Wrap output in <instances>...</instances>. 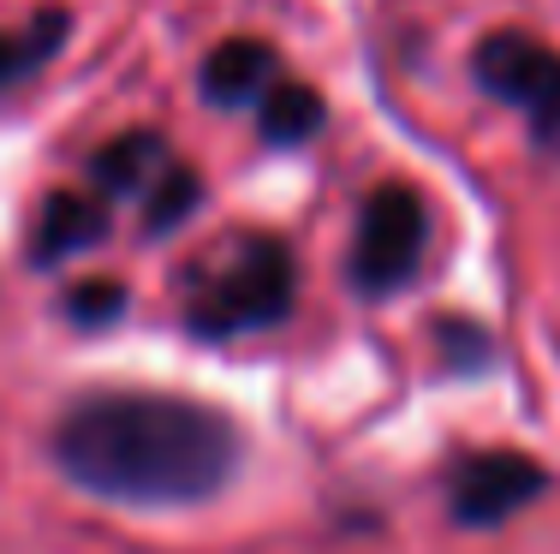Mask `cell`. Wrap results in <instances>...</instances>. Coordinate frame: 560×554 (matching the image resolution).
<instances>
[{"mask_svg": "<svg viewBox=\"0 0 560 554\" xmlns=\"http://www.w3.org/2000/svg\"><path fill=\"white\" fill-rule=\"evenodd\" d=\"M55 465L108 507H203L238 471V424L179 393H84L55 424Z\"/></svg>", "mask_w": 560, "mask_h": 554, "instance_id": "cell-1", "label": "cell"}, {"mask_svg": "<svg viewBox=\"0 0 560 554\" xmlns=\"http://www.w3.org/2000/svg\"><path fill=\"white\" fill-rule=\"evenodd\" d=\"M299 298V257L275 233H233L209 245L179 281V310L197 340H238L287 322Z\"/></svg>", "mask_w": 560, "mask_h": 554, "instance_id": "cell-2", "label": "cell"}, {"mask_svg": "<svg viewBox=\"0 0 560 554\" xmlns=\"http://www.w3.org/2000/svg\"><path fill=\"white\" fill-rule=\"evenodd\" d=\"M430 245V209L411 185H376L358 209V233H352V257H346V281L358 298H394L399 286H411Z\"/></svg>", "mask_w": 560, "mask_h": 554, "instance_id": "cell-3", "label": "cell"}, {"mask_svg": "<svg viewBox=\"0 0 560 554\" xmlns=\"http://www.w3.org/2000/svg\"><path fill=\"white\" fill-rule=\"evenodd\" d=\"M471 78L495 102L525 114L530 138L560 150V55L530 31H489L471 55Z\"/></svg>", "mask_w": 560, "mask_h": 554, "instance_id": "cell-4", "label": "cell"}, {"mask_svg": "<svg viewBox=\"0 0 560 554\" xmlns=\"http://www.w3.org/2000/svg\"><path fill=\"white\" fill-rule=\"evenodd\" d=\"M542 490H549V471L530 453L489 447V453H471L447 471V512L465 531H495L513 512H525Z\"/></svg>", "mask_w": 560, "mask_h": 554, "instance_id": "cell-5", "label": "cell"}, {"mask_svg": "<svg viewBox=\"0 0 560 554\" xmlns=\"http://www.w3.org/2000/svg\"><path fill=\"white\" fill-rule=\"evenodd\" d=\"M280 78V55L262 36H226L221 48H209L203 72H197V90H203L209 108H257L269 96V84Z\"/></svg>", "mask_w": 560, "mask_h": 554, "instance_id": "cell-6", "label": "cell"}, {"mask_svg": "<svg viewBox=\"0 0 560 554\" xmlns=\"http://www.w3.org/2000/svg\"><path fill=\"white\" fill-rule=\"evenodd\" d=\"M108 239V197L102 191H48L43 215L31 233V262L36 269H55V262L78 257V250Z\"/></svg>", "mask_w": 560, "mask_h": 554, "instance_id": "cell-7", "label": "cell"}, {"mask_svg": "<svg viewBox=\"0 0 560 554\" xmlns=\"http://www.w3.org/2000/svg\"><path fill=\"white\" fill-rule=\"evenodd\" d=\"M167 167H173V150L162 131H119L114 143H102L90 155V179H96L102 197H150Z\"/></svg>", "mask_w": 560, "mask_h": 554, "instance_id": "cell-8", "label": "cell"}, {"mask_svg": "<svg viewBox=\"0 0 560 554\" xmlns=\"http://www.w3.org/2000/svg\"><path fill=\"white\" fill-rule=\"evenodd\" d=\"M257 126H262V143H275V150H299V143H311L316 131H323L328 108L323 96H316L311 84H299V78H275L269 96L257 102Z\"/></svg>", "mask_w": 560, "mask_h": 554, "instance_id": "cell-9", "label": "cell"}, {"mask_svg": "<svg viewBox=\"0 0 560 554\" xmlns=\"http://www.w3.org/2000/svg\"><path fill=\"white\" fill-rule=\"evenodd\" d=\"M66 31H72V19H66V7H48L36 12L24 31H0V90H12L19 78H31L36 66H48L60 55Z\"/></svg>", "mask_w": 560, "mask_h": 554, "instance_id": "cell-10", "label": "cell"}, {"mask_svg": "<svg viewBox=\"0 0 560 554\" xmlns=\"http://www.w3.org/2000/svg\"><path fill=\"white\" fill-rule=\"evenodd\" d=\"M197 203H203V179H197V167L173 162L167 174L155 179V191L143 197V233H150V239H167L173 227L191 221Z\"/></svg>", "mask_w": 560, "mask_h": 554, "instance_id": "cell-11", "label": "cell"}, {"mask_svg": "<svg viewBox=\"0 0 560 554\" xmlns=\"http://www.w3.org/2000/svg\"><path fill=\"white\" fill-rule=\"evenodd\" d=\"M119 310H126V286L119 281H84V286L66 293V316H72L78 328H108Z\"/></svg>", "mask_w": 560, "mask_h": 554, "instance_id": "cell-12", "label": "cell"}, {"mask_svg": "<svg viewBox=\"0 0 560 554\" xmlns=\"http://www.w3.org/2000/svg\"><path fill=\"white\" fill-rule=\"evenodd\" d=\"M435 340L447 346L453 369H483L489 364V334H483V328H471V322H442V328H435Z\"/></svg>", "mask_w": 560, "mask_h": 554, "instance_id": "cell-13", "label": "cell"}]
</instances>
